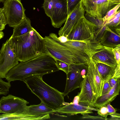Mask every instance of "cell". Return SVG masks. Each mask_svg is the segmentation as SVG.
Here are the masks:
<instances>
[{"mask_svg":"<svg viewBox=\"0 0 120 120\" xmlns=\"http://www.w3.org/2000/svg\"><path fill=\"white\" fill-rule=\"evenodd\" d=\"M0 23L6 25L7 24L6 17L3 9L0 8Z\"/></svg>","mask_w":120,"mask_h":120,"instance_id":"obj_35","label":"cell"},{"mask_svg":"<svg viewBox=\"0 0 120 120\" xmlns=\"http://www.w3.org/2000/svg\"><path fill=\"white\" fill-rule=\"evenodd\" d=\"M0 113H1V112L0 110Z\"/></svg>","mask_w":120,"mask_h":120,"instance_id":"obj_45","label":"cell"},{"mask_svg":"<svg viewBox=\"0 0 120 120\" xmlns=\"http://www.w3.org/2000/svg\"><path fill=\"white\" fill-rule=\"evenodd\" d=\"M54 111L41 101V103L39 105L27 106L26 114L43 117L47 119L50 118V114H53L54 113Z\"/></svg>","mask_w":120,"mask_h":120,"instance_id":"obj_20","label":"cell"},{"mask_svg":"<svg viewBox=\"0 0 120 120\" xmlns=\"http://www.w3.org/2000/svg\"><path fill=\"white\" fill-rule=\"evenodd\" d=\"M85 11L93 16L102 18L118 3L110 0H81Z\"/></svg>","mask_w":120,"mask_h":120,"instance_id":"obj_8","label":"cell"},{"mask_svg":"<svg viewBox=\"0 0 120 120\" xmlns=\"http://www.w3.org/2000/svg\"><path fill=\"white\" fill-rule=\"evenodd\" d=\"M81 0H67L68 15L75 8Z\"/></svg>","mask_w":120,"mask_h":120,"instance_id":"obj_30","label":"cell"},{"mask_svg":"<svg viewBox=\"0 0 120 120\" xmlns=\"http://www.w3.org/2000/svg\"><path fill=\"white\" fill-rule=\"evenodd\" d=\"M10 47L19 61L24 62L47 53L44 38L33 27L23 35L8 39Z\"/></svg>","mask_w":120,"mask_h":120,"instance_id":"obj_2","label":"cell"},{"mask_svg":"<svg viewBox=\"0 0 120 120\" xmlns=\"http://www.w3.org/2000/svg\"><path fill=\"white\" fill-rule=\"evenodd\" d=\"M98 109V110L97 111L98 115L102 117L107 118V116L109 115L106 106H103Z\"/></svg>","mask_w":120,"mask_h":120,"instance_id":"obj_33","label":"cell"},{"mask_svg":"<svg viewBox=\"0 0 120 120\" xmlns=\"http://www.w3.org/2000/svg\"><path fill=\"white\" fill-rule=\"evenodd\" d=\"M115 15L106 24L109 27H115L120 26V10L119 9Z\"/></svg>","mask_w":120,"mask_h":120,"instance_id":"obj_25","label":"cell"},{"mask_svg":"<svg viewBox=\"0 0 120 120\" xmlns=\"http://www.w3.org/2000/svg\"><path fill=\"white\" fill-rule=\"evenodd\" d=\"M119 79H116L112 77L109 79V83L111 88L113 87L116 85Z\"/></svg>","mask_w":120,"mask_h":120,"instance_id":"obj_39","label":"cell"},{"mask_svg":"<svg viewBox=\"0 0 120 120\" xmlns=\"http://www.w3.org/2000/svg\"><path fill=\"white\" fill-rule=\"evenodd\" d=\"M19 61L8 39L3 44L0 51V78H5L9 71L19 63Z\"/></svg>","mask_w":120,"mask_h":120,"instance_id":"obj_10","label":"cell"},{"mask_svg":"<svg viewBox=\"0 0 120 120\" xmlns=\"http://www.w3.org/2000/svg\"><path fill=\"white\" fill-rule=\"evenodd\" d=\"M59 40L62 42H64L68 40L67 37L64 36H59L58 37Z\"/></svg>","mask_w":120,"mask_h":120,"instance_id":"obj_40","label":"cell"},{"mask_svg":"<svg viewBox=\"0 0 120 120\" xmlns=\"http://www.w3.org/2000/svg\"><path fill=\"white\" fill-rule=\"evenodd\" d=\"M4 36V33L2 31H0V40Z\"/></svg>","mask_w":120,"mask_h":120,"instance_id":"obj_43","label":"cell"},{"mask_svg":"<svg viewBox=\"0 0 120 120\" xmlns=\"http://www.w3.org/2000/svg\"><path fill=\"white\" fill-rule=\"evenodd\" d=\"M94 62L104 82L112 77L114 73L115 68L103 63Z\"/></svg>","mask_w":120,"mask_h":120,"instance_id":"obj_22","label":"cell"},{"mask_svg":"<svg viewBox=\"0 0 120 120\" xmlns=\"http://www.w3.org/2000/svg\"><path fill=\"white\" fill-rule=\"evenodd\" d=\"M85 11L80 1L68 15L64 26L58 31L59 36H64L67 37L75 25L81 18L84 16Z\"/></svg>","mask_w":120,"mask_h":120,"instance_id":"obj_13","label":"cell"},{"mask_svg":"<svg viewBox=\"0 0 120 120\" xmlns=\"http://www.w3.org/2000/svg\"><path fill=\"white\" fill-rule=\"evenodd\" d=\"M105 105L107 108L108 112L109 115L112 113L116 112V110L110 105V103H108Z\"/></svg>","mask_w":120,"mask_h":120,"instance_id":"obj_38","label":"cell"},{"mask_svg":"<svg viewBox=\"0 0 120 120\" xmlns=\"http://www.w3.org/2000/svg\"><path fill=\"white\" fill-rule=\"evenodd\" d=\"M112 51L117 64L120 63V45L112 48Z\"/></svg>","mask_w":120,"mask_h":120,"instance_id":"obj_31","label":"cell"},{"mask_svg":"<svg viewBox=\"0 0 120 120\" xmlns=\"http://www.w3.org/2000/svg\"><path fill=\"white\" fill-rule=\"evenodd\" d=\"M84 114L82 115L81 118L84 119L92 120H107V118H105L98 115L97 116H93L88 114Z\"/></svg>","mask_w":120,"mask_h":120,"instance_id":"obj_32","label":"cell"},{"mask_svg":"<svg viewBox=\"0 0 120 120\" xmlns=\"http://www.w3.org/2000/svg\"><path fill=\"white\" fill-rule=\"evenodd\" d=\"M84 16L86 19L95 25L98 28L101 27L103 25L102 18L93 16L86 13L85 14Z\"/></svg>","mask_w":120,"mask_h":120,"instance_id":"obj_27","label":"cell"},{"mask_svg":"<svg viewBox=\"0 0 120 120\" xmlns=\"http://www.w3.org/2000/svg\"><path fill=\"white\" fill-rule=\"evenodd\" d=\"M101 37L98 39L103 46L114 48L120 45V35L106 25Z\"/></svg>","mask_w":120,"mask_h":120,"instance_id":"obj_18","label":"cell"},{"mask_svg":"<svg viewBox=\"0 0 120 120\" xmlns=\"http://www.w3.org/2000/svg\"><path fill=\"white\" fill-rule=\"evenodd\" d=\"M112 48L103 46L102 49L95 53L91 58L95 62L103 63L115 68L117 64L112 51Z\"/></svg>","mask_w":120,"mask_h":120,"instance_id":"obj_17","label":"cell"},{"mask_svg":"<svg viewBox=\"0 0 120 120\" xmlns=\"http://www.w3.org/2000/svg\"><path fill=\"white\" fill-rule=\"evenodd\" d=\"M65 45L75 49L84 54L91 58L96 53L102 49V46L97 39L87 41H78L68 39L63 42Z\"/></svg>","mask_w":120,"mask_h":120,"instance_id":"obj_12","label":"cell"},{"mask_svg":"<svg viewBox=\"0 0 120 120\" xmlns=\"http://www.w3.org/2000/svg\"><path fill=\"white\" fill-rule=\"evenodd\" d=\"M111 117L110 119L107 118V120H120V114L116 112L111 114L110 115Z\"/></svg>","mask_w":120,"mask_h":120,"instance_id":"obj_37","label":"cell"},{"mask_svg":"<svg viewBox=\"0 0 120 120\" xmlns=\"http://www.w3.org/2000/svg\"><path fill=\"white\" fill-rule=\"evenodd\" d=\"M68 15L67 0H58L50 17L52 25L55 28L60 27L66 21Z\"/></svg>","mask_w":120,"mask_h":120,"instance_id":"obj_14","label":"cell"},{"mask_svg":"<svg viewBox=\"0 0 120 120\" xmlns=\"http://www.w3.org/2000/svg\"><path fill=\"white\" fill-rule=\"evenodd\" d=\"M7 0H0V3L2 2L4 3Z\"/></svg>","mask_w":120,"mask_h":120,"instance_id":"obj_44","label":"cell"},{"mask_svg":"<svg viewBox=\"0 0 120 120\" xmlns=\"http://www.w3.org/2000/svg\"><path fill=\"white\" fill-rule=\"evenodd\" d=\"M99 109L91 107L79 102L76 104L71 102L60 109L54 111V112L65 114L69 115H74L78 114L82 115L86 114L93 113V111H97Z\"/></svg>","mask_w":120,"mask_h":120,"instance_id":"obj_15","label":"cell"},{"mask_svg":"<svg viewBox=\"0 0 120 120\" xmlns=\"http://www.w3.org/2000/svg\"><path fill=\"white\" fill-rule=\"evenodd\" d=\"M59 70L55 59L49 54L45 53L19 63L9 71L5 78L10 83L16 80L23 82L31 76H43Z\"/></svg>","mask_w":120,"mask_h":120,"instance_id":"obj_1","label":"cell"},{"mask_svg":"<svg viewBox=\"0 0 120 120\" xmlns=\"http://www.w3.org/2000/svg\"><path fill=\"white\" fill-rule=\"evenodd\" d=\"M53 33L44 38L46 52L56 59L69 64H71L87 65L89 57L61 42Z\"/></svg>","mask_w":120,"mask_h":120,"instance_id":"obj_4","label":"cell"},{"mask_svg":"<svg viewBox=\"0 0 120 120\" xmlns=\"http://www.w3.org/2000/svg\"><path fill=\"white\" fill-rule=\"evenodd\" d=\"M32 27L30 20L26 16L19 24L14 27L13 33L11 37L14 38L26 34L31 30Z\"/></svg>","mask_w":120,"mask_h":120,"instance_id":"obj_21","label":"cell"},{"mask_svg":"<svg viewBox=\"0 0 120 120\" xmlns=\"http://www.w3.org/2000/svg\"><path fill=\"white\" fill-rule=\"evenodd\" d=\"M81 88L80 92L78 95L79 97V102L94 107V104L96 99L86 75L83 78Z\"/></svg>","mask_w":120,"mask_h":120,"instance_id":"obj_16","label":"cell"},{"mask_svg":"<svg viewBox=\"0 0 120 120\" xmlns=\"http://www.w3.org/2000/svg\"><path fill=\"white\" fill-rule=\"evenodd\" d=\"M5 26L4 25L0 23V31H2L4 29Z\"/></svg>","mask_w":120,"mask_h":120,"instance_id":"obj_42","label":"cell"},{"mask_svg":"<svg viewBox=\"0 0 120 120\" xmlns=\"http://www.w3.org/2000/svg\"><path fill=\"white\" fill-rule=\"evenodd\" d=\"M87 67V65L75 64H69V68L66 74V83L64 91L63 93L64 96L78 88H80L82 81L85 77L82 76L81 71Z\"/></svg>","mask_w":120,"mask_h":120,"instance_id":"obj_9","label":"cell"},{"mask_svg":"<svg viewBox=\"0 0 120 120\" xmlns=\"http://www.w3.org/2000/svg\"><path fill=\"white\" fill-rule=\"evenodd\" d=\"M2 8L10 27H14L26 16L25 10L20 0H7L4 3Z\"/></svg>","mask_w":120,"mask_h":120,"instance_id":"obj_7","label":"cell"},{"mask_svg":"<svg viewBox=\"0 0 120 120\" xmlns=\"http://www.w3.org/2000/svg\"><path fill=\"white\" fill-rule=\"evenodd\" d=\"M11 86L10 83L5 82L0 78V94L6 95Z\"/></svg>","mask_w":120,"mask_h":120,"instance_id":"obj_28","label":"cell"},{"mask_svg":"<svg viewBox=\"0 0 120 120\" xmlns=\"http://www.w3.org/2000/svg\"><path fill=\"white\" fill-rule=\"evenodd\" d=\"M119 79L115 86L107 93L101 95L95 101L94 107L99 108L113 101L119 94L120 89V80Z\"/></svg>","mask_w":120,"mask_h":120,"instance_id":"obj_19","label":"cell"},{"mask_svg":"<svg viewBox=\"0 0 120 120\" xmlns=\"http://www.w3.org/2000/svg\"><path fill=\"white\" fill-rule=\"evenodd\" d=\"M72 102L76 104H79V98L78 95L74 97Z\"/></svg>","mask_w":120,"mask_h":120,"instance_id":"obj_41","label":"cell"},{"mask_svg":"<svg viewBox=\"0 0 120 120\" xmlns=\"http://www.w3.org/2000/svg\"><path fill=\"white\" fill-rule=\"evenodd\" d=\"M58 0H44L42 6L45 13L49 17L51 16L53 8Z\"/></svg>","mask_w":120,"mask_h":120,"instance_id":"obj_24","label":"cell"},{"mask_svg":"<svg viewBox=\"0 0 120 120\" xmlns=\"http://www.w3.org/2000/svg\"><path fill=\"white\" fill-rule=\"evenodd\" d=\"M109 80L104 82L101 96L108 93L111 89L109 84Z\"/></svg>","mask_w":120,"mask_h":120,"instance_id":"obj_34","label":"cell"},{"mask_svg":"<svg viewBox=\"0 0 120 120\" xmlns=\"http://www.w3.org/2000/svg\"><path fill=\"white\" fill-rule=\"evenodd\" d=\"M120 6V4H118L106 13L102 18L104 25H105L107 22L115 15L119 8Z\"/></svg>","mask_w":120,"mask_h":120,"instance_id":"obj_26","label":"cell"},{"mask_svg":"<svg viewBox=\"0 0 120 120\" xmlns=\"http://www.w3.org/2000/svg\"><path fill=\"white\" fill-rule=\"evenodd\" d=\"M97 28L84 16L75 25L67 37L68 39L78 41L93 40L96 39L95 34Z\"/></svg>","mask_w":120,"mask_h":120,"instance_id":"obj_5","label":"cell"},{"mask_svg":"<svg viewBox=\"0 0 120 120\" xmlns=\"http://www.w3.org/2000/svg\"><path fill=\"white\" fill-rule=\"evenodd\" d=\"M43 76H31L26 78L23 82L33 93L54 111L67 104L68 103L64 101L63 93L46 84L43 80Z\"/></svg>","mask_w":120,"mask_h":120,"instance_id":"obj_3","label":"cell"},{"mask_svg":"<svg viewBox=\"0 0 120 120\" xmlns=\"http://www.w3.org/2000/svg\"><path fill=\"white\" fill-rule=\"evenodd\" d=\"M29 102L24 99L11 94L2 97L0 99L1 113L23 115L26 114Z\"/></svg>","mask_w":120,"mask_h":120,"instance_id":"obj_6","label":"cell"},{"mask_svg":"<svg viewBox=\"0 0 120 120\" xmlns=\"http://www.w3.org/2000/svg\"><path fill=\"white\" fill-rule=\"evenodd\" d=\"M55 60L56 65L59 69L63 71L67 74L68 70L69 64L57 59Z\"/></svg>","mask_w":120,"mask_h":120,"instance_id":"obj_29","label":"cell"},{"mask_svg":"<svg viewBox=\"0 0 120 120\" xmlns=\"http://www.w3.org/2000/svg\"><path fill=\"white\" fill-rule=\"evenodd\" d=\"M87 75L96 99L101 96L104 82L100 76L96 64L92 58L87 62Z\"/></svg>","mask_w":120,"mask_h":120,"instance_id":"obj_11","label":"cell"},{"mask_svg":"<svg viewBox=\"0 0 120 120\" xmlns=\"http://www.w3.org/2000/svg\"><path fill=\"white\" fill-rule=\"evenodd\" d=\"M41 117L26 114L23 115L0 114V120H41Z\"/></svg>","mask_w":120,"mask_h":120,"instance_id":"obj_23","label":"cell"},{"mask_svg":"<svg viewBox=\"0 0 120 120\" xmlns=\"http://www.w3.org/2000/svg\"><path fill=\"white\" fill-rule=\"evenodd\" d=\"M112 78L116 79H120V63L117 64Z\"/></svg>","mask_w":120,"mask_h":120,"instance_id":"obj_36","label":"cell"}]
</instances>
